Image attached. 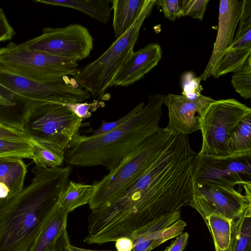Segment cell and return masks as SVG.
<instances>
[{"label": "cell", "mask_w": 251, "mask_h": 251, "mask_svg": "<svg viewBox=\"0 0 251 251\" xmlns=\"http://www.w3.org/2000/svg\"><path fill=\"white\" fill-rule=\"evenodd\" d=\"M197 156L187 135H175L157 159L121 197L94 211L100 230L111 241L126 237L133 243L178 221L181 208L192 200Z\"/></svg>", "instance_id": "obj_1"}, {"label": "cell", "mask_w": 251, "mask_h": 251, "mask_svg": "<svg viewBox=\"0 0 251 251\" xmlns=\"http://www.w3.org/2000/svg\"><path fill=\"white\" fill-rule=\"evenodd\" d=\"M72 168L35 164L30 183L0 199V251H27L59 204Z\"/></svg>", "instance_id": "obj_2"}, {"label": "cell", "mask_w": 251, "mask_h": 251, "mask_svg": "<svg viewBox=\"0 0 251 251\" xmlns=\"http://www.w3.org/2000/svg\"><path fill=\"white\" fill-rule=\"evenodd\" d=\"M165 96H149L148 104L123 124L103 134L74 137L65 151L70 166H102L109 171L130 152L161 128L159 122Z\"/></svg>", "instance_id": "obj_3"}, {"label": "cell", "mask_w": 251, "mask_h": 251, "mask_svg": "<svg viewBox=\"0 0 251 251\" xmlns=\"http://www.w3.org/2000/svg\"><path fill=\"white\" fill-rule=\"evenodd\" d=\"M174 136L161 128L127 154L101 180L94 182L95 190L88 203L90 209L100 208L121 197L157 159Z\"/></svg>", "instance_id": "obj_4"}, {"label": "cell", "mask_w": 251, "mask_h": 251, "mask_svg": "<svg viewBox=\"0 0 251 251\" xmlns=\"http://www.w3.org/2000/svg\"><path fill=\"white\" fill-rule=\"evenodd\" d=\"M156 0H145L141 12L129 29L99 57L81 68H77L72 74L78 85L94 98L101 97L107 89L113 87L117 74L134 51L141 27L150 15Z\"/></svg>", "instance_id": "obj_5"}, {"label": "cell", "mask_w": 251, "mask_h": 251, "mask_svg": "<svg viewBox=\"0 0 251 251\" xmlns=\"http://www.w3.org/2000/svg\"><path fill=\"white\" fill-rule=\"evenodd\" d=\"M82 120L65 104L30 100L21 131L32 142L65 150L78 132Z\"/></svg>", "instance_id": "obj_6"}, {"label": "cell", "mask_w": 251, "mask_h": 251, "mask_svg": "<svg viewBox=\"0 0 251 251\" xmlns=\"http://www.w3.org/2000/svg\"><path fill=\"white\" fill-rule=\"evenodd\" d=\"M0 94L10 102L30 100L63 104L83 102L90 97L75 79L41 82L18 75L0 66Z\"/></svg>", "instance_id": "obj_7"}, {"label": "cell", "mask_w": 251, "mask_h": 251, "mask_svg": "<svg viewBox=\"0 0 251 251\" xmlns=\"http://www.w3.org/2000/svg\"><path fill=\"white\" fill-rule=\"evenodd\" d=\"M0 66L32 80L54 82L72 75L78 64L70 59L29 50L24 43L11 42L0 48Z\"/></svg>", "instance_id": "obj_8"}, {"label": "cell", "mask_w": 251, "mask_h": 251, "mask_svg": "<svg viewBox=\"0 0 251 251\" xmlns=\"http://www.w3.org/2000/svg\"><path fill=\"white\" fill-rule=\"evenodd\" d=\"M251 109L234 99L214 100L200 118L202 135L200 155L226 156L230 155L226 142L241 120Z\"/></svg>", "instance_id": "obj_9"}, {"label": "cell", "mask_w": 251, "mask_h": 251, "mask_svg": "<svg viewBox=\"0 0 251 251\" xmlns=\"http://www.w3.org/2000/svg\"><path fill=\"white\" fill-rule=\"evenodd\" d=\"M27 48L77 62L89 56L93 39L87 28L79 24L62 27H45L39 36L24 42Z\"/></svg>", "instance_id": "obj_10"}, {"label": "cell", "mask_w": 251, "mask_h": 251, "mask_svg": "<svg viewBox=\"0 0 251 251\" xmlns=\"http://www.w3.org/2000/svg\"><path fill=\"white\" fill-rule=\"evenodd\" d=\"M189 205L202 218L214 214L235 221L251 208V192L243 194L235 187L193 182Z\"/></svg>", "instance_id": "obj_11"}, {"label": "cell", "mask_w": 251, "mask_h": 251, "mask_svg": "<svg viewBox=\"0 0 251 251\" xmlns=\"http://www.w3.org/2000/svg\"><path fill=\"white\" fill-rule=\"evenodd\" d=\"M193 181L226 187L251 185V153L226 156L198 153Z\"/></svg>", "instance_id": "obj_12"}, {"label": "cell", "mask_w": 251, "mask_h": 251, "mask_svg": "<svg viewBox=\"0 0 251 251\" xmlns=\"http://www.w3.org/2000/svg\"><path fill=\"white\" fill-rule=\"evenodd\" d=\"M214 100L202 95L191 100L183 95L169 94L163 101L168 109L169 118L165 129L174 135H187L200 130V118Z\"/></svg>", "instance_id": "obj_13"}, {"label": "cell", "mask_w": 251, "mask_h": 251, "mask_svg": "<svg viewBox=\"0 0 251 251\" xmlns=\"http://www.w3.org/2000/svg\"><path fill=\"white\" fill-rule=\"evenodd\" d=\"M244 0H221L219 8L218 28L213 49L203 73L199 76L205 80L212 75L215 68L225 52L230 47L239 23Z\"/></svg>", "instance_id": "obj_14"}, {"label": "cell", "mask_w": 251, "mask_h": 251, "mask_svg": "<svg viewBox=\"0 0 251 251\" xmlns=\"http://www.w3.org/2000/svg\"><path fill=\"white\" fill-rule=\"evenodd\" d=\"M239 25L230 47L216 66L215 78L240 69L251 56V0H244Z\"/></svg>", "instance_id": "obj_15"}, {"label": "cell", "mask_w": 251, "mask_h": 251, "mask_svg": "<svg viewBox=\"0 0 251 251\" xmlns=\"http://www.w3.org/2000/svg\"><path fill=\"white\" fill-rule=\"evenodd\" d=\"M162 54L157 43L149 44L133 51L117 74L112 86L126 87L138 81L157 65Z\"/></svg>", "instance_id": "obj_16"}, {"label": "cell", "mask_w": 251, "mask_h": 251, "mask_svg": "<svg viewBox=\"0 0 251 251\" xmlns=\"http://www.w3.org/2000/svg\"><path fill=\"white\" fill-rule=\"evenodd\" d=\"M145 0H112L113 27L114 39L125 34L135 21L144 5Z\"/></svg>", "instance_id": "obj_17"}, {"label": "cell", "mask_w": 251, "mask_h": 251, "mask_svg": "<svg viewBox=\"0 0 251 251\" xmlns=\"http://www.w3.org/2000/svg\"><path fill=\"white\" fill-rule=\"evenodd\" d=\"M35 2L75 9L103 24L110 19L112 8L108 0H34Z\"/></svg>", "instance_id": "obj_18"}, {"label": "cell", "mask_w": 251, "mask_h": 251, "mask_svg": "<svg viewBox=\"0 0 251 251\" xmlns=\"http://www.w3.org/2000/svg\"><path fill=\"white\" fill-rule=\"evenodd\" d=\"M202 218L212 236L215 251H233L236 220L214 214Z\"/></svg>", "instance_id": "obj_19"}, {"label": "cell", "mask_w": 251, "mask_h": 251, "mask_svg": "<svg viewBox=\"0 0 251 251\" xmlns=\"http://www.w3.org/2000/svg\"><path fill=\"white\" fill-rule=\"evenodd\" d=\"M27 171V165L22 158L0 157V182L4 184L9 190L6 198L22 190Z\"/></svg>", "instance_id": "obj_20"}, {"label": "cell", "mask_w": 251, "mask_h": 251, "mask_svg": "<svg viewBox=\"0 0 251 251\" xmlns=\"http://www.w3.org/2000/svg\"><path fill=\"white\" fill-rule=\"evenodd\" d=\"M69 213L58 206L27 251H46L64 226L67 224Z\"/></svg>", "instance_id": "obj_21"}, {"label": "cell", "mask_w": 251, "mask_h": 251, "mask_svg": "<svg viewBox=\"0 0 251 251\" xmlns=\"http://www.w3.org/2000/svg\"><path fill=\"white\" fill-rule=\"evenodd\" d=\"M95 190L93 184H86L69 180L62 195L59 206L69 213L88 204Z\"/></svg>", "instance_id": "obj_22"}, {"label": "cell", "mask_w": 251, "mask_h": 251, "mask_svg": "<svg viewBox=\"0 0 251 251\" xmlns=\"http://www.w3.org/2000/svg\"><path fill=\"white\" fill-rule=\"evenodd\" d=\"M229 154L251 153V113L244 117L226 142Z\"/></svg>", "instance_id": "obj_23"}, {"label": "cell", "mask_w": 251, "mask_h": 251, "mask_svg": "<svg viewBox=\"0 0 251 251\" xmlns=\"http://www.w3.org/2000/svg\"><path fill=\"white\" fill-rule=\"evenodd\" d=\"M33 160L36 165L45 168L61 166L64 161L65 150L32 142Z\"/></svg>", "instance_id": "obj_24"}, {"label": "cell", "mask_w": 251, "mask_h": 251, "mask_svg": "<svg viewBox=\"0 0 251 251\" xmlns=\"http://www.w3.org/2000/svg\"><path fill=\"white\" fill-rule=\"evenodd\" d=\"M233 251H251V208L235 222Z\"/></svg>", "instance_id": "obj_25"}, {"label": "cell", "mask_w": 251, "mask_h": 251, "mask_svg": "<svg viewBox=\"0 0 251 251\" xmlns=\"http://www.w3.org/2000/svg\"><path fill=\"white\" fill-rule=\"evenodd\" d=\"M231 81L235 90L242 98L245 100L251 98V56L234 73Z\"/></svg>", "instance_id": "obj_26"}, {"label": "cell", "mask_w": 251, "mask_h": 251, "mask_svg": "<svg viewBox=\"0 0 251 251\" xmlns=\"http://www.w3.org/2000/svg\"><path fill=\"white\" fill-rule=\"evenodd\" d=\"M5 156L33 159L32 143L0 138V157Z\"/></svg>", "instance_id": "obj_27"}, {"label": "cell", "mask_w": 251, "mask_h": 251, "mask_svg": "<svg viewBox=\"0 0 251 251\" xmlns=\"http://www.w3.org/2000/svg\"><path fill=\"white\" fill-rule=\"evenodd\" d=\"M209 0H183L180 7L183 16H190L202 21Z\"/></svg>", "instance_id": "obj_28"}, {"label": "cell", "mask_w": 251, "mask_h": 251, "mask_svg": "<svg viewBox=\"0 0 251 251\" xmlns=\"http://www.w3.org/2000/svg\"><path fill=\"white\" fill-rule=\"evenodd\" d=\"M71 111L82 120L92 116V112L105 106L103 101L99 100H94L91 102H81L65 104Z\"/></svg>", "instance_id": "obj_29"}, {"label": "cell", "mask_w": 251, "mask_h": 251, "mask_svg": "<svg viewBox=\"0 0 251 251\" xmlns=\"http://www.w3.org/2000/svg\"><path fill=\"white\" fill-rule=\"evenodd\" d=\"M186 224L179 220L169 227L160 231L156 238L152 242L150 251L157 247L164 242L181 234Z\"/></svg>", "instance_id": "obj_30"}, {"label": "cell", "mask_w": 251, "mask_h": 251, "mask_svg": "<svg viewBox=\"0 0 251 251\" xmlns=\"http://www.w3.org/2000/svg\"><path fill=\"white\" fill-rule=\"evenodd\" d=\"M144 106V102L140 103L135 107H134L130 111L128 112L126 115L116 121L112 122H106L104 120H102V124L100 127L96 130H94L93 133L90 135V136H95L103 134L115 129V128L123 124L127 120L135 114Z\"/></svg>", "instance_id": "obj_31"}, {"label": "cell", "mask_w": 251, "mask_h": 251, "mask_svg": "<svg viewBox=\"0 0 251 251\" xmlns=\"http://www.w3.org/2000/svg\"><path fill=\"white\" fill-rule=\"evenodd\" d=\"M155 5L161 7L165 17L172 22L183 16L178 0H156Z\"/></svg>", "instance_id": "obj_32"}, {"label": "cell", "mask_w": 251, "mask_h": 251, "mask_svg": "<svg viewBox=\"0 0 251 251\" xmlns=\"http://www.w3.org/2000/svg\"><path fill=\"white\" fill-rule=\"evenodd\" d=\"M188 79L184 80L183 82L182 95L188 99L195 100L199 98L201 94V85L199 77H194L190 75Z\"/></svg>", "instance_id": "obj_33"}, {"label": "cell", "mask_w": 251, "mask_h": 251, "mask_svg": "<svg viewBox=\"0 0 251 251\" xmlns=\"http://www.w3.org/2000/svg\"><path fill=\"white\" fill-rule=\"evenodd\" d=\"M71 244L66 224L64 226L46 251H67L68 248Z\"/></svg>", "instance_id": "obj_34"}, {"label": "cell", "mask_w": 251, "mask_h": 251, "mask_svg": "<svg viewBox=\"0 0 251 251\" xmlns=\"http://www.w3.org/2000/svg\"><path fill=\"white\" fill-rule=\"evenodd\" d=\"M0 138L32 143L31 139L23 132L0 124Z\"/></svg>", "instance_id": "obj_35"}, {"label": "cell", "mask_w": 251, "mask_h": 251, "mask_svg": "<svg viewBox=\"0 0 251 251\" xmlns=\"http://www.w3.org/2000/svg\"><path fill=\"white\" fill-rule=\"evenodd\" d=\"M15 32L10 25L6 15L0 7V42L11 40Z\"/></svg>", "instance_id": "obj_36"}, {"label": "cell", "mask_w": 251, "mask_h": 251, "mask_svg": "<svg viewBox=\"0 0 251 251\" xmlns=\"http://www.w3.org/2000/svg\"><path fill=\"white\" fill-rule=\"evenodd\" d=\"M189 235L187 233H185L180 235L173 243L168 248L166 251H182L187 245Z\"/></svg>", "instance_id": "obj_37"}, {"label": "cell", "mask_w": 251, "mask_h": 251, "mask_svg": "<svg viewBox=\"0 0 251 251\" xmlns=\"http://www.w3.org/2000/svg\"><path fill=\"white\" fill-rule=\"evenodd\" d=\"M117 251H132L133 247L132 241L128 238L122 237L116 241Z\"/></svg>", "instance_id": "obj_38"}, {"label": "cell", "mask_w": 251, "mask_h": 251, "mask_svg": "<svg viewBox=\"0 0 251 251\" xmlns=\"http://www.w3.org/2000/svg\"><path fill=\"white\" fill-rule=\"evenodd\" d=\"M9 193L8 188L3 183L0 182V199L6 198Z\"/></svg>", "instance_id": "obj_39"}, {"label": "cell", "mask_w": 251, "mask_h": 251, "mask_svg": "<svg viewBox=\"0 0 251 251\" xmlns=\"http://www.w3.org/2000/svg\"><path fill=\"white\" fill-rule=\"evenodd\" d=\"M13 104L4 98L0 94V106H10L12 105Z\"/></svg>", "instance_id": "obj_40"}, {"label": "cell", "mask_w": 251, "mask_h": 251, "mask_svg": "<svg viewBox=\"0 0 251 251\" xmlns=\"http://www.w3.org/2000/svg\"><path fill=\"white\" fill-rule=\"evenodd\" d=\"M70 249L72 251H94L91 250H88L85 249H82L74 246L71 244L70 246Z\"/></svg>", "instance_id": "obj_41"}, {"label": "cell", "mask_w": 251, "mask_h": 251, "mask_svg": "<svg viewBox=\"0 0 251 251\" xmlns=\"http://www.w3.org/2000/svg\"><path fill=\"white\" fill-rule=\"evenodd\" d=\"M70 246H69L68 247V248L67 251H72L70 250Z\"/></svg>", "instance_id": "obj_42"}]
</instances>
